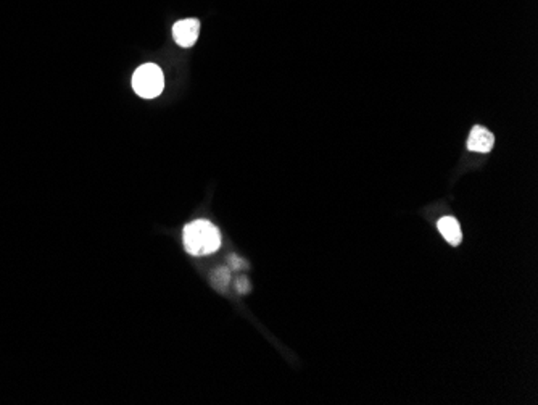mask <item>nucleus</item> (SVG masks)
<instances>
[{"mask_svg": "<svg viewBox=\"0 0 538 405\" xmlns=\"http://www.w3.org/2000/svg\"><path fill=\"white\" fill-rule=\"evenodd\" d=\"M182 242L190 255H210L221 247V233L211 221L197 220L184 228Z\"/></svg>", "mask_w": 538, "mask_h": 405, "instance_id": "obj_1", "label": "nucleus"}, {"mask_svg": "<svg viewBox=\"0 0 538 405\" xmlns=\"http://www.w3.org/2000/svg\"><path fill=\"white\" fill-rule=\"evenodd\" d=\"M165 77L160 67L155 63H147L135 69L133 74L134 93L144 99H155L163 93Z\"/></svg>", "mask_w": 538, "mask_h": 405, "instance_id": "obj_2", "label": "nucleus"}, {"mask_svg": "<svg viewBox=\"0 0 538 405\" xmlns=\"http://www.w3.org/2000/svg\"><path fill=\"white\" fill-rule=\"evenodd\" d=\"M200 32V21L197 18H187L173 26V36L181 47H192L197 42Z\"/></svg>", "mask_w": 538, "mask_h": 405, "instance_id": "obj_3", "label": "nucleus"}, {"mask_svg": "<svg viewBox=\"0 0 538 405\" xmlns=\"http://www.w3.org/2000/svg\"><path fill=\"white\" fill-rule=\"evenodd\" d=\"M493 144L495 136L483 126H476L471 131L469 139H467V149L472 150V152L487 154L493 149Z\"/></svg>", "mask_w": 538, "mask_h": 405, "instance_id": "obj_4", "label": "nucleus"}, {"mask_svg": "<svg viewBox=\"0 0 538 405\" xmlns=\"http://www.w3.org/2000/svg\"><path fill=\"white\" fill-rule=\"evenodd\" d=\"M438 231L442 233V236L447 239L448 244L451 246H459L461 239H463V233H461V226L458 223V220L453 217H443L438 220Z\"/></svg>", "mask_w": 538, "mask_h": 405, "instance_id": "obj_5", "label": "nucleus"}, {"mask_svg": "<svg viewBox=\"0 0 538 405\" xmlns=\"http://www.w3.org/2000/svg\"><path fill=\"white\" fill-rule=\"evenodd\" d=\"M213 281H215V286L218 289H226V286L229 284L231 281V274H229V270L226 268H221L218 270V272H215V277H213Z\"/></svg>", "mask_w": 538, "mask_h": 405, "instance_id": "obj_6", "label": "nucleus"}, {"mask_svg": "<svg viewBox=\"0 0 538 405\" xmlns=\"http://www.w3.org/2000/svg\"><path fill=\"white\" fill-rule=\"evenodd\" d=\"M238 286H237V289L238 291H241V293H248V281L247 279H243V278H241V279H238V283H237Z\"/></svg>", "mask_w": 538, "mask_h": 405, "instance_id": "obj_7", "label": "nucleus"}]
</instances>
